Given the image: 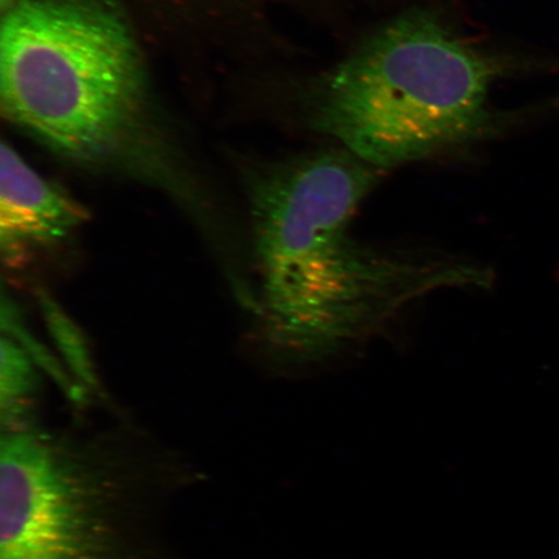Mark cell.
Wrapping results in <instances>:
<instances>
[{
    "mask_svg": "<svg viewBox=\"0 0 559 559\" xmlns=\"http://www.w3.org/2000/svg\"><path fill=\"white\" fill-rule=\"evenodd\" d=\"M508 69L436 12L405 11L311 83L307 121L376 169H394L498 135L504 117L489 95Z\"/></svg>",
    "mask_w": 559,
    "mask_h": 559,
    "instance_id": "7a4b0ae2",
    "label": "cell"
},
{
    "mask_svg": "<svg viewBox=\"0 0 559 559\" xmlns=\"http://www.w3.org/2000/svg\"><path fill=\"white\" fill-rule=\"evenodd\" d=\"M0 404L3 421L10 423L23 415L27 400L37 386L33 362L15 342L2 340L0 347Z\"/></svg>",
    "mask_w": 559,
    "mask_h": 559,
    "instance_id": "8992f818",
    "label": "cell"
},
{
    "mask_svg": "<svg viewBox=\"0 0 559 559\" xmlns=\"http://www.w3.org/2000/svg\"><path fill=\"white\" fill-rule=\"evenodd\" d=\"M17 2V0H2V9H3V12L9 10L10 7H12L13 4H15Z\"/></svg>",
    "mask_w": 559,
    "mask_h": 559,
    "instance_id": "52a82bcc",
    "label": "cell"
},
{
    "mask_svg": "<svg viewBox=\"0 0 559 559\" xmlns=\"http://www.w3.org/2000/svg\"><path fill=\"white\" fill-rule=\"evenodd\" d=\"M380 173L341 146L272 166L253 187L260 312L271 345L292 361L320 365L430 293L492 282L472 264L383 253L356 240L349 227Z\"/></svg>",
    "mask_w": 559,
    "mask_h": 559,
    "instance_id": "6da1fadb",
    "label": "cell"
},
{
    "mask_svg": "<svg viewBox=\"0 0 559 559\" xmlns=\"http://www.w3.org/2000/svg\"><path fill=\"white\" fill-rule=\"evenodd\" d=\"M85 496L41 437L11 428L0 443V559H94Z\"/></svg>",
    "mask_w": 559,
    "mask_h": 559,
    "instance_id": "277c9868",
    "label": "cell"
},
{
    "mask_svg": "<svg viewBox=\"0 0 559 559\" xmlns=\"http://www.w3.org/2000/svg\"><path fill=\"white\" fill-rule=\"evenodd\" d=\"M3 13V115L62 155L115 157L143 95L138 47L122 17L100 0H17Z\"/></svg>",
    "mask_w": 559,
    "mask_h": 559,
    "instance_id": "3957f363",
    "label": "cell"
},
{
    "mask_svg": "<svg viewBox=\"0 0 559 559\" xmlns=\"http://www.w3.org/2000/svg\"><path fill=\"white\" fill-rule=\"evenodd\" d=\"M88 215L60 187L41 177L9 144L0 152V245L11 264L27 250L72 237Z\"/></svg>",
    "mask_w": 559,
    "mask_h": 559,
    "instance_id": "5b68a950",
    "label": "cell"
}]
</instances>
